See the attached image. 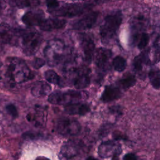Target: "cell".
I'll use <instances>...</instances> for the list:
<instances>
[{
    "label": "cell",
    "mask_w": 160,
    "mask_h": 160,
    "mask_svg": "<svg viewBox=\"0 0 160 160\" xmlns=\"http://www.w3.org/2000/svg\"><path fill=\"white\" fill-rule=\"evenodd\" d=\"M42 35L36 31H30L22 36L21 47L26 56L34 55L39 49L42 42Z\"/></svg>",
    "instance_id": "cell-4"
},
{
    "label": "cell",
    "mask_w": 160,
    "mask_h": 160,
    "mask_svg": "<svg viewBox=\"0 0 160 160\" xmlns=\"http://www.w3.org/2000/svg\"><path fill=\"white\" fill-rule=\"evenodd\" d=\"M64 111L69 114H78L84 116L90 111V107L86 104L81 102L71 103L66 105Z\"/></svg>",
    "instance_id": "cell-16"
},
{
    "label": "cell",
    "mask_w": 160,
    "mask_h": 160,
    "mask_svg": "<svg viewBox=\"0 0 160 160\" xmlns=\"http://www.w3.org/2000/svg\"><path fill=\"white\" fill-rule=\"evenodd\" d=\"M121 151V146L112 141L102 142L98 148V154L102 158H107L110 156L119 157Z\"/></svg>",
    "instance_id": "cell-9"
},
{
    "label": "cell",
    "mask_w": 160,
    "mask_h": 160,
    "mask_svg": "<svg viewBox=\"0 0 160 160\" xmlns=\"http://www.w3.org/2000/svg\"><path fill=\"white\" fill-rule=\"evenodd\" d=\"M44 77L46 80L51 84L61 85V77L52 69L47 70L44 72Z\"/></svg>",
    "instance_id": "cell-22"
},
{
    "label": "cell",
    "mask_w": 160,
    "mask_h": 160,
    "mask_svg": "<svg viewBox=\"0 0 160 160\" xmlns=\"http://www.w3.org/2000/svg\"><path fill=\"white\" fill-rule=\"evenodd\" d=\"M65 45L58 39L49 41L44 49V55L50 66H55L62 59L65 52Z\"/></svg>",
    "instance_id": "cell-3"
},
{
    "label": "cell",
    "mask_w": 160,
    "mask_h": 160,
    "mask_svg": "<svg viewBox=\"0 0 160 160\" xmlns=\"http://www.w3.org/2000/svg\"><path fill=\"white\" fill-rule=\"evenodd\" d=\"M99 14L98 11L88 12L73 24L72 29L75 30H86L92 28L97 21Z\"/></svg>",
    "instance_id": "cell-10"
},
{
    "label": "cell",
    "mask_w": 160,
    "mask_h": 160,
    "mask_svg": "<svg viewBox=\"0 0 160 160\" xmlns=\"http://www.w3.org/2000/svg\"><path fill=\"white\" fill-rule=\"evenodd\" d=\"M90 71L88 69H79L73 80V86L76 89H81L87 88L91 82Z\"/></svg>",
    "instance_id": "cell-13"
},
{
    "label": "cell",
    "mask_w": 160,
    "mask_h": 160,
    "mask_svg": "<svg viewBox=\"0 0 160 160\" xmlns=\"http://www.w3.org/2000/svg\"><path fill=\"white\" fill-rule=\"evenodd\" d=\"M149 41V36L148 35V34L146 33V32H143L142 33L139 42L138 44V48L139 49H144L148 44Z\"/></svg>",
    "instance_id": "cell-24"
},
{
    "label": "cell",
    "mask_w": 160,
    "mask_h": 160,
    "mask_svg": "<svg viewBox=\"0 0 160 160\" xmlns=\"http://www.w3.org/2000/svg\"><path fill=\"white\" fill-rule=\"evenodd\" d=\"M46 4L49 12L57 9L59 6V2L58 0H46Z\"/></svg>",
    "instance_id": "cell-27"
},
{
    "label": "cell",
    "mask_w": 160,
    "mask_h": 160,
    "mask_svg": "<svg viewBox=\"0 0 160 160\" xmlns=\"http://www.w3.org/2000/svg\"><path fill=\"white\" fill-rule=\"evenodd\" d=\"M122 21L121 11L113 12L104 18L102 24L100 27L99 34L103 44H106L116 35Z\"/></svg>",
    "instance_id": "cell-2"
},
{
    "label": "cell",
    "mask_w": 160,
    "mask_h": 160,
    "mask_svg": "<svg viewBox=\"0 0 160 160\" xmlns=\"http://www.w3.org/2000/svg\"><path fill=\"white\" fill-rule=\"evenodd\" d=\"M122 92L118 87L110 85L106 86L102 93L101 99L104 102H109L120 98Z\"/></svg>",
    "instance_id": "cell-15"
},
{
    "label": "cell",
    "mask_w": 160,
    "mask_h": 160,
    "mask_svg": "<svg viewBox=\"0 0 160 160\" xmlns=\"http://www.w3.org/2000/svg\"><path fill=\"white\" fill-rule=\"evenodd\" d=\"M89 5H82L80 4H66L62 6H59L55 10L49 12L56 17L72 18L81 15L84 11L90 9Z\"/></svg>",
    "instance_id": "cell-6"
},
{
    "label": "cell",
    "mask_w": 160,
    "mask_h": 160,
    "mask_svg": "<svg viewBox=\"0 0 160 160\" xmlns=\"http://www.w3.org/2000/svg\"><path fill=\"white\" fill-rule=\"evenodd\" d=\"M136 82L135 76L131 74H128L119 80V84L123 89H129L132 87Z\"/></svg>",
    "instance_id": "cell-21"
},
{
    "label": "cell",
    "mask_w": 160,
    "mask_h": 160,
    "mask_svg": "<svg viewBox=\"0 0 160 160\" xmlns=\"http://www.w3.org/2000/svg\"><path fill=\"white\" fill-rule=\"evenodd\" d=\"M51 90L49 84L44 81L36 82L31 89V93L34 96L41 97L47 95Z\"/></svg>",
    "instance_id": "cell-18"
},
{
    "label": "cell",
    "mask_w": 160,
    "mask_h": 160,
    "mask_svg": "<svg viewBox=\"0 0 160 160\" xmlns=\"http://www.w3.org/2000/svg\"><path fill=\"white\" fill-rule=\"evenodd\" d=\"M148 76L152 86L156 89H159L160 88V70L158 69H151Z\"/></svg>",
    "instance_id": "cell-20"
},
{
    "label": "cell",
    "mask_w": 160,
    "mask_h": 160,
    "mask_svg": "<svg viewBox=\"0 0 160 160\" xmlns=\"http://www.w3.org/2000/svg\"><path fill=\"white\" fill-rule=\"evenodd\" d=\"M80 45L82 48L85 61L89 64L91 62L94 54L95 44L93 39L86 34L79 35Z\"/></svg>",
    "instance_id": "cell-8"
},
{
    "label": "cell",
    "mask_w": 160,
    "mask_h": 160,
    "mask_svg": "<svg viewBox=\"0 0 160 160\" xmlns=\"http://www.w3.org/2000/svg\"><path fill=\"white\" fill-rule=\"evenodd\" d=\"M6 72V76L11 82L12 86L16 83H22L29 81L34 78L32 72L24 61L16 58L7 59Z\"/></svg>",
    "instance_id": "cell-1"
},
{
    "label": "cell",
    "mask_w": 160,
    "mask_h": 160,
    "mask_svg": "<svg viewBox=\"0 0 160 160\" xmlns=\"http://www.w3.org/2000/svg\"><path fill=\"white\" fill-rule=\"evenodd\" d=\"M82 92L78 91H68L61 92L59 91L51 93L48 97V101L53 104H69L78 102L77 101L82 98Z\"/></svg>",
    "instance_id": "cell-5"
},
{
    "label": "cell",
    "mask_w": 160,
    "mask_h": 160,
    "mask_svg": "<svg viewBox=\"0 0 160 160\" xmlns=\"http://www.w3.org/2000/svg\"><path fill=\"white\" fill-rule=\"evenodd\" d=\"M144 57L142 55H139L138 56H136L133 61V66L136 71H139L142 69V64L144 62Z\"/></svg>",
    "instance_id": "cell-25"
},
{
    "label": "cell",
    "mask_w": 160,
    "mask_h": 160,
    "mask_svg": "<svg viewBox=\"0 0 160 160\" xmlns=\"http://www.w3.org/2000/svg\"><path fill=\"white\" fill-rule=\"evenodd\" d=\"M78 154V146L72 142H68L61 147L59 154L62 160H69L76 156Z\"/></svg>",
    "instance_id": "cell-17"
},
{
    "label": "cell",
    "mask_w": 160,
    "mask_h": 160,
    "mask_svg": "<svg viewBox=\"0 0 160 160\" xmlns=\"http://www.w3.org/2000/svg\"><path fill=\"white\" fill-rule=\"evenodd\" d=\"M36 160H49V159L43 156H39L36 159Z\"/></svg>",
    "instance_id": "cell-32"
},
{
    "label": "cell",
    "mask_w": 160,
    "mask_h": 160,
    "mask_svg": "<svg viewBox=\"0 0 160 160\" xmlns=\"http://www.w3.org/2000/svg\"><path fill=\"white\" fill-rule=\"evenodd\" d=\"M10 39V36L6 32H0V42H8Z\"/></svg>",
    "instance_id": "cell-29"
},
{
    "label": "cell",
    "mask_w": 160,
    "mask_h": 160,
    "mask_svg": "<svg viewBox=\"0 0 160 160\" xmlns=\"http://www.w3.org/2000/svg\"><path fill=\"white\" fill-rule=\"evenodd\" d=\"M123 160H138L136 155L133 153H127L124 157Z\"/></svg>",
    "instance_id": "cell-30"
},
{
    "label": "cell",
    "mask_w": 160,
    "mask_h": 160,
    "mask_svg": "<svg viewBox=\"0 0 160 160\" xmlns=\"http://www.w3.org/2000/svg\"><path fill=\"white\" fill-rule=\"evenodd\" d=\"M86 160H99V159H98L97 158H95L92 156H89L86 159Z\"/></svg>",
    "instance_id": "cell-33"
},
{
    "label": "cell",
    "mask_w": 160,
    "mask_h": 160,
    "mask_svg": "<svg viewBox=\"0 0 160 160\" xmlns=\"http://www.w3.org/2000/svg\"><path fill=\"white\" fill-rule=\"evenodd\" d=\"M111 56V50L104 48L98 49L94 54V61L96 66L101 69H104Z\"/></svg>",
    "instance_id": "cell-14"
},
{
    "label": "cell",
    "mask_w": 160,
    "mask_h": 160,
    "mask_svg": "<svg viewBox=\"0 0 160 160\" xmlns=\"http://www.w3.org/2000/svg\"><path fill=\"white\" fill-rule=\"evenodd\" d=\"M6 6V2L4 0H0V14H2V12L4 11Z\"/></svg>",
    "instance_id": "cell-31"
},
{
    "label": "cell",
    "mask_w": 160,
    "mask_h": 160,
    "mask_svg": "<svg viewBox=\"0 0 160 160\" xmlns=\"http://www.w3.org/2000/svg\"><path fill=\"white\" fill-rule=\"evenodd\" d=\"M40 2V0H8V3L11 7L19 9L35 8L38 6Z\"/></svg>",
    "instance_id": "cell-19"
},
{
    "label": "cell",
    "mask_w": 160,
    "mask_h": 160,
    "mask_svg": "<svg viewBox=\"0 0 160 160\" xmlns=\"http://www.w3.org/2000/svg\"><path fill=\"white\" fill-rule=\"evenodd\" d=\"M6 109L8 114L12 116V118H16L18 116V112L17 110L16 107L12 104H9L6 106Z\"/></svg>",
    "instance_id": "cell-26"
},
{
    "label": "cell",
    "mask_w": 160,
    "mask_h": 160,
    "mask_svg": "<svg viewBox=\"0 0 160 160\" xmlns=\"http://www.w3.org/2000/svg\"><path fill=\"white\" fill-rule=\"evenodd\" d=\"M45 64V61L40 58H36L32 61V66L35 69H39Z\"/></svg>",
    "instance_id": "cell-28"
},
{
    "label": "cell",
    "mask_w": 160,
    "mask_h": 160,
    "mask_svg": "<svg viewBox=\"0 0 160 160\" xmlns=\"http://www.w3.org/2000/svg\"><path fill=\"white\" fill-rule=\"evenodd\" d=\"M45 15L42 11L32 10L26 12L21 18L22 22L29 27L39 26L45 19Z\"/></svg>",
    "instance_id": "cell-11"
},
{
    "label": "cell",
    "mask_w": 160,
    "mask_h": 160,
    "mask_svg": "<svg viewBox=\"0 0 160 160\" xmlns=\"http://www.w3.org/2000/svg\"><path fill=\"white\" fill-rule=\"evenodd\" d=\"M66 23V19L58 18H50L45 19L39 25V28L43 31H51L64 28Z\"/></svg>",
    "instance_id": "cell-12"
},
{
    "label": "cell",
    "mask_w": 160,
    "mask_h": 160,
    "mask_svg": "<svg viewBox=\"0 0 160 160\" xmlns=\"http://www.w3.org/2000/svg\"><path fill=\"white\" fill-rule=\"evenodd\" d=\"M126 59L121 56H116L112 61V66L118 72H122L126 69Z\"/></svg>",
    "instance_id": "cell-23"
},
{
    "label": "cell",
    "mask_w": 160,
    "mask_h": 160,
    "mask_svg": "<svg viewBox=\"0 0 160 160\" xmlns=\"http://www.w3.org/2000/svg\"><path fill=\"white\" fill-rule=\"evenodd\" d=\"M57 131L64 136H74L81 129L79 123L76 120L62 119L58 121L56 125Z\"/></svg>",
    "instance_id": "cell-7"
}]
</instances>
